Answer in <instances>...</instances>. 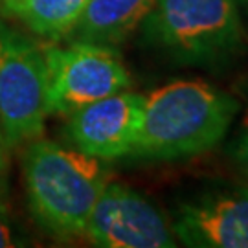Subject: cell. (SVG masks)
Segmentation results:
<instances>
[{
    "mask_svg": "<svg viewBox=\"0 0 248 248\" xmlns=\"http://www.w3.org/2000/svg\"><path fill=\"white\" fill-rule=\"evenodd\" d=\"M6 138L2 133V127H0V186H2V175H4V168H6Z\"/></svg>",
    "mask_w": 248,
    "mask_h": 248,
    "instance_id": "obj_13",
    "label": "cell"
},
{
    "mask_svg": "<svg viewBox=\"0 0 248 248\" xmlns=\"http://www.w3.org/2000/svg\"><path fill=\"white\" fill-rule=\"evenodd\" d=\"M232 156L241 171L248 177V112L243 120L239 133L235 136V142L232 145Z\"/></svg>",
    "mask_w": 248,
    "mask_h": 248,
    "instance_id": "obj_11",
    "label": "cell"
},
{
    "mask_svg": "<svg viewBox=\"0 0 248 248\" xmlns=\"http://www.w3.org/2000/svg\"><path fill=\"white\" fill-rule=\"evenodd\" d=\"M22 169L37 222L57 237L85 235L90 213L108 184L99 160L35 138L28 145Z\"/></svg>",
    "mask_w": 248,
    "mask_h": 248,
    "instance_id": "obj_2",
    "label": "cell"
},
{
    "mask_svg": "<svg viewBox=\"0 0 248 248\" xmlns=\"http://www.w3.org/2000/svg\"><path fill=\"white\" fill-rule=\"evenodd\" d=\"M143 99L140 94L116 92L72 112L70 142L98 160H116L133 153L142 127Z\"/></svg>",
    "mask_w": 248,
    "mask_h": 248,
    "instance_id": "obj_7",
    "label": "cell"
},
{
    "mask_svg": "<svg viewBox=\"0 0 248 248\" xmlns=\"http://www.w3.org/2000/svg\"><path fill=\"white\" fill-rule=\"evenodd\" d=\"M237 103L199 81H175L143 99L134 153L156 160L186 158L224 138Z\"/></svg>",
    "mask_w": 248,
    "mask_h": 248,
    "instance_id": "obj_1",
    "label": "cell"
},
{
    "mask_svg": "<svg viewBox=\"0 0 248 248\" xmlns=\"http://www.w3.org/2000/svg\"><path fill=\"white\" fill-rule=\"evenodd\" d=\"M156 0H89L74 31L79 41L112 46L131 35Z\"/></svg>",
    "mask_w": 248,
    "mask_h": 248,
    "instance_id": "obj_9",
    "label": "cell"
},
{
    "mask_svg": "<svg viewBox=\"0 0 248 248\" xmlns=\"http://www.w3.org/2000/svg\"><path fill=\"white\" fill-rule=\"evenodd\" d=\"M45 52L0 15V127L8 147L43 134L48 116Z\"/></svg>",
    "mask_w": 248,
    "mask_h": 248,
    "instance_id": "obj_4",
    "label": "cell"
},
{
    "mask_svg": "<svg viewBox=\"0 0 248 248\" xmlns=\"http://www.w3.org/2000/svg\"><path fill=\"white\" fill-rule=\"evenodd\" d=\"M48 66V114L79 110L129 87L131 78L118 53L107 45L76 41L66 48L45 50Z\"/></svg>",
    "mask_w": 248,
    "mask_h": 248,
    "instance_id": "obj_5",
    "label": "cell"
},
{
    "mask_svg": "<svg viewBox=\"0 0 248 248\" xmlns=\"http://www.w3.org/2000/svg\"><path fill=\"white\" fill-rule=\"evenodd\" d=\"M15 245V237H13V226L9 221V212L6 201L2 197V186H0V248H8Z\"/></svg>",
    "mask_w": 248,
    "mask_h": 248,
    "instance_id": "obj_12",
    "label": "cell"
},
{
    "mask_svg": "<svg viewBox=\"0 0 248 248\" xmlns=\"http://www.w3.org/2000/svg\"><path fill=\"white\" fill-rule=\"evenodd\" d=\"M85 235L105 248L175 247L168 222L143 197L120 184H107L90 213Z\"/></svg>",
    "mask_w": 248,
    "mask_h": 248,
    "instance_id": "obj_6",
    "label": "cell"
},
{
    "mask_svg": "<svg viewBox=\"0 0 248 248\" xmlns=\"http://www.w3.org/2000/svg\"><path fill=\"white\" fill-rule=\"evenodd\" d=\"M89 0H0V15L13 17L35 35L61 37L74 31Z\"/></svg>",
    "mask_w": 248,
    "mask_h": 248,
    "instance_id": "obj_10",
    "label": "cell"
},
{
    "mask_svg": "<svg viewBox=\"0 0 248 248\" xmlns=\"http://www.w3.org/2000/svg\"><path fill=\"white\" fill-rule=\"evenodd\" d=\"M175 233L189 247L248 248V189L186 206Z\"/></svg>",
    "mask_w": 248,
    "mask_h": 248,
    "instance_id": "obj_8",
    "label": "cell"
},
{
    "mask_svg": "<svg viewBox=\"0 0 248 248\" xmlns=\"http://www.w3.org/2000/svg\"><path fill=\"white\" fill-rule=\"evenodd\" d=\"M243 2H245V4H247V6H248V0H243Z\"/></svg>",
    "mask_w": 248,
    "mask_h": 248,
    "instance_id": "obj_14",
    "label": "cell"
},
{
    "mask_svg": "<svg viewBox=\"0 0 248 248\" xmlns=\"http://www.w3.org/2000/svg\"><path fill=\"white\" fill-rule=\"evenodd\" d=\"M142 24L149 41L189 62L219 59L243 41L233 0H156Z\"/></svg>",
    "mask_w": 248,
    "mask_h": 248,
    "instance_id": "obj_3",
    "label": "cell"
}]
</instances>
